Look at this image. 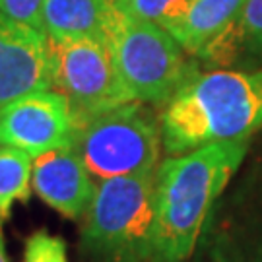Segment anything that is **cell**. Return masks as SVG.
<instances>
[{"label":"cell","instance_id":"1","mask_svg":"<svg viewBox=\"0 0 262 262\" xmlns=\"http://www.w3.org/2000/svg\"><path fill=\"white\" fill-rule=\"evenodd\" d=\"M247 150L249 136L212 142L159 163L154 185V262H183L192 254L215 198Z\"/></svg>","mask_w":262,"mask_h":262},{"label":"cell","instance_id":"2","mask_svg":"<svg viewBox=\"0 0 262 262\" xmlns=\"http://www.w3.org/2000/svg\"><path fill=\"white\" fill-rule=\"evenodd\" d=\"M161 146L179 156L262 128V68L192 72L165 105Z\"/></svg>","mask_w":262,"mask_h":262},{"label":"cell","instance_id":"3","mask_svg":"<svg viewBox=\"0 0 262 262\" xmlns=\"http://www.w3.org/2000/svg\"><path fill=\"white\" fill-rule=\"evenodd\" d=\"M156 169L95 185L80 233L82 251L95 262H154Z\"/></svg>","mask_w":262,"mask_h":262},{"label":"cell","instance_id":"4","mask_svg":"<svg viewBox=\"0 0 262 262\" xmlns=\"http://www.w3.org/2000/svg\"><path fill=\"white\" fill-rule=\"evenodd\" d=\"M105 45L134 101L169 103L194 72L177 39L156 24L124 14L115 6Z\"/></svg>","mask_w":262,"mask_h":262},{"label":"cell","instance_id":"5","mask_svg":"<svg viewBox=\"0 0 262 262\" xmlns=\"http://www.w3.org/2000/svg\"><path fill=\"white\" fill-rule=\"evenodd\" d=\"M74 150L97 181L158 169L161 126L142 101L76 121Z\"/></svg>","mask_w":262,"mask_h":262},{"label":"cell","instance_id":"6","mask_svg":"<svg viewBox=\"0 0 262 262\" xmlns=\"http://www.w3.org/2000/svg\"><path fill=\"white\" fill-rule=\"evenodd\" d=\"M47 43L53 90L68 99L76 121L134 101L103 41L47 39Z\"/></svg>","mask_w":262,"mask_h":262},{"label":"cell","instance_id":"7","mask_svg":"<svg viewBox=\"0 0 262 262\" xmlns=\"http://www.w3.org/2000/svg\"><path fill=\"white\" fill-rule=\"evenodd\" d=\"M76 117L72 105L56 90L21 95L0 109V146L37 158L74 144Z\"/></svg>","mask_w":262,"mask_h":262},{"label":"cell","instance_id":"8","mask_svg":"<svg viewBox=\"0 0 262 262\" xmlns=\"http://www.w3.org/2000/svg\"><path fill=\"white\" fill-rule=\"evenodd\" d=\"M39 90H53L45 33L0 14V109Z\"/></svg>","mask_w":262,"mask_h":262},{"label":"cell","instance_id":"9","mask_svg":"<svg viewBox=\"0 0 262 262\" xmlns=\"http://www.w3.org/2000/svg\"><path fill=\"white\" fill-rule=\"evenodd\" d=\"M92 175L74 146H64L33 158L31 187L45 204L70 220L85 215L94 198Z\"/></svg>","mask_w":262,"mask_h":262},{"label":"cell","instance_id":"10","mask_svg":"<svg viewBox=\"0 0 262 262\" xmlns=\"http://www.w3.org/2000/svg\"><path fill=\"white\" fill-rule=\"evenodd\" d=\"M113 0H43L41 31L51 41L99 39L105 43Z\"/></svg>","mask_w":262,"mask_h":262},{"label":"cell","instance_id":"11","mask_svg":"<svg viewBox=\"0 0 262 262\" xmlns=\"http://www.w3.org/2000/svg\"><path fill=\"white\" fill-rule=\"evenodd\" d=\"M243 4L245 0H192L173 37L187 55L202 58L231 29Z\"/></svg>","mask_w":262,"mask_h":262},{"label":"cell","instance_id":"12","mask_svg":"<svg viewBox=\"0 0 262 262\" xmlns=\"http://www.w3.org/2000/svg\"><path fill=\"white\" fill-rule=\"evenodd\" d=\"M202 58L215 64L262 62V0H245L231 29Z\"/></svg>","mask_w":262,"mask_h":262},{"label":"cell","instance_id":"13","mask_svg":"<svg viewBox=\"0 0 262 262\" xmlns=\"http://www.w3.org/2000/svg\"><path fill=\"white\" fill-rule=\"evenodd\" d=\"M33 158L16 148L0 146V217H8L14 202H28L31 194Z\"/></svg>","mask_w":262,"mask_h":262},{"label":"cell","instance_id":"14","mask_svg":"<svg viewBox=\"0 0 262 262\" xmlns=\"http://www.w3.org/2000/svg\"><path fill=\"white\" fill-rule=\"evenodd\" d=\"M124 14L156 24L167 33H175L192 0H113Z\"/></svg>","mask_w":262,"mask_h":262},{"label":"cell","instance_id":"15","mask_svg":"<svg viewBox=\"0 0 262 262\" xmlns=\"http://www.w3.org/2000/svg\"><path fill=\"white\" fill-rule=\"evenodd\" d=\"M24 262H68L64 241L47 231L33 233L26 245Z\"/></svg>","mask_w":262,"mask_h":262},{"label":"cell","instance_id":"16","mask_svg":"<svg viewBox=\"0 0 262 262\" xmlns=\"http://www.w3.org/2000/svg\"><path fill=\"white\" fill-rule=\"evenodd\" d=\"M43 0H0V14L12 21H18L41 31Z\"/></svg>","mask_w":262,"mask_h":262},{"label":"cell","instance_id":"17","mask_svg":"<svg viewBox=\"0 0 262 262\" xmlns=\"http://www.w3.org/2000/svg\"><path fill=\"white\" fill-rule=\"evenodd\" d=\"M0 262H8L4 253V241H2V217H0Z\"/></svg>","mask_w":262,"mask_h":262}]
</instances>
